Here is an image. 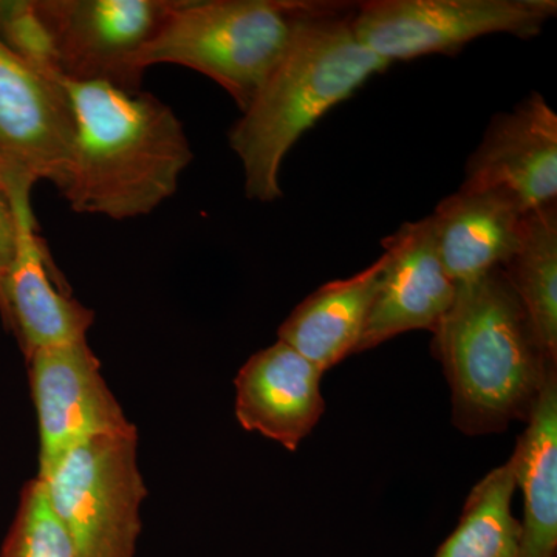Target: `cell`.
I'll return each instance as SVG.
<instances>
[{"instance_id":"cell-20","label":"cell","mask_w":557,"mask_h":557,"mask_svg":"<svg viewBox=\"0 0 557 557\" xmlns=\"http://www.w3.org/2000/svg\"><path fill=\"white\" fill-rule=\"evenodd\" d=\"M0 44L51 79H61L50 33L35 0H0Z\"/></svg>"},{"instance_id":"cell-4","label":"cell","mask_w":557,"mask_h":557,"mask_svg":"<svg viewBox=\"0 0 557 557\" xmlns=\"http://www.w3.org/2000/svg\"><path fill=\"white\" fill-rule=\"evenodd\" d=\"M307 0H178L137 69L175 64L228 91L244 113L284 58Z\"/></svg>"},{"instance_id":"cell-17","label":"cell","mask_w":557,"mask_h":557,"mask_svg":"<svg viewBox=\"0 0 557 557\" xmlns=\"http://www.w3.org/2000/svg\"><path fill=\"white\" fill-rule=\"evenodd\" d=\"M502 270L557 359V201L527 212L519 247Z\"/></svg>"},{"instance_id":"cell-9","label":"cell","mask_w":557,"mask_h":557,"mask_svg":"<svg viewBox=\"0 0 557 557\" xmlns=\"http://www.w3.org/2000/svg\"><path fill=\"white\" fill-rule=\"evenodd\" d=\"M39 424V475L87 440L134 434L86 341L42 348L27 358Z\"/></svg>"},{"instance_id":"cell-16","label":"cell","mask_w":557,"mask_h":557,"mask_svg":"<svg viewBox=\"0 0 557 557\" xmlns=\"http://www.w3.org/2000/svg\"><path fill=\"white\" fill-rule=\"evenodd\" d=\"M508 461L523 494L519 557H557V370Z\"/></svg>"},{"instance_id":"cell-7","label":"cell","mask_w":557,"mask_h":557,"mask_svg":"<svg viewBox=\"0 0 557 557\" xmlns=\"http://www.w3.org/2000/svg\"><path fill=\"white\" fill-rule=\"evenodd\" d=\"M61 79L139 91L137 58L178 0H35Z\"/></svg>"},{"instance_id":"cell-10","label":"cell","mask_w":557,"mask_h":557,"mask_svg":"<svg viewBox=\"0 0 557 557\" xmlns=\"http://www.w3.org/2000/svg\"><path fill=\"white\" fill-rule=\"evenodd\" d=\"M13 208L16 242L13 259L0 281V310L13 327L25 358L42 348L86 341L94 311L70 299L51 281L47 256L33 218L27 183H3Z\"/></svg>"},{"instance_id":"cell-14","label":"cell","mask_w":557,"mask_h":557,"mask_svg":"<svg viewBox=\"0 0 557 557\" xmlns=\"http://www.w3.org/2000/svg\"><path fill=\"white\" fill-rule=\"evenodd\" d=\"M527 209L500 189H458L429 215L440 259L454 284L504 267L522 236Z\"/></svg>"},{"instance_id":"cell-19","label":"cell","mask_w":557,"mask_h":557,"mask_svg":"<svg viewBox=\"0 0 557 557\" xmlns=\"http://www.w3.org/2000/svg\"><path fill=\"white\" fill-rule=\"evenodd\" d=\"M0 557H76L72 539L51 508L42 479L30 480L22 491Z\"/></svg>"},{"instance_id":"cell-2","label":"cell","mask_w":557,"mask_h":557,"mask_svg":"<svg viewBox=\"0 0 557 557\" xmlns=\"http://www.w3.org/2000/svg\"><path fill=\"white\" fill-rule=\"evenodd\" d=\"M357 3L310 2L284 58L230 131L249 199L282 197L281 170L298 139L330 109L388 67L354 32Z\"/></svg>"},{"instance_id":"cell-3","label":"cell","mask_w":557,"mask_h":557,"mask_svg":"<svg viewBox=\"0 0 557 557\" xmlns=\"http://www.w3.org/2000/svg\"><path fill=\"white\" fill-rule=\"evenodd\" d=\"M432 354L450 387V421L467 435L527 423L557 359L498 267L468 284L434 329Z\"/></svg>"},{"instance_id":"cell-12","label":"cell","mask_w":557,"mask_h":557,"mask_svg":"<svg viewBox=\"0 0 557 557\" xmlns=\"http://www.w3.org/2000/svg\"><path fill=\"white\" fill-rule=\"evenodd\" d=\"M383 247L387 263L355 355L412 330L434 332L456 299L429 215L405 223Z\"/></svg>"},{"instance_id":"cell-8","label":"cell","mask_w":557,"mask_h":557,"mask_svg":"<svg viewBox=\"0 0 557 557\" xmlns=\"http://www.w3.org/2000/svg\"><path fill=\"white\" fill-rule=\"evenodd\" d=\"M75 146V119L61 79H51L0 44V182L60 190Z\"/></svg>"},{"instance_id":"cell-11","label":"cell","mask_w":557,"mask_h":557,"mask_svg":"<svg viewBox=\"0 0 557 557\" xmlns=\"http://www.w3.org/2000/svg\"><path fill=\"white\" fill-rule=\"evenodd\" d=\"M460 189H500L527 211L557 199V113L533 91L491 120Z\"/></svg>"},{"instance_id":"cell-1","label":"cell","mask_w":557,"mask_h":557,"mask_svg":"<svg viewBox=\"0 0 557 557\" xmlns=\"http://www.w3.org/2000/svg\"><path fill=\"white\" fill-rule=\"evenodd\" d=\"M61 83L75 119V146L60 194L73 211L141 218L177 193L194 153L170 106L106 83Z\"/></svg>"},{"instance_id":"cell-15","label":"cell","mask_w":557,"mask_h":557,"mask_svg":"<svg viewBox=\"0 0 557 557\" xmlns=\"http://www.w3.org/2000/svg\"><path fill=\"white\" fill-rule=\"evenodd\" d=\"M387 263L383 256L355 276L322 285L277 330V339L322 372L355 355Z\"/></svg>"},{"instance_id":"cell-6","label":"cell","mask_w":557,"mask_h":557,"mask_svg":"<svg viewBox=\"0 0 557 557\" xmlns=\"http://www.w3.org/2000/svg\"><path fill=\"white\" fill-rule=\"evenodd\" d=\"M556 13V0H370L357 3L351 25L366 49L392 64L456 54L482 36L533 38Z\"/></svg>"},{"instance_id":"cell-13","label":"cell","mask_w":557,"mask_h":557,"mask_svg":"<svg viewBox=\"0 0 557 557\" xmlns=\"http://www.w3.org/2000/svg\"><path fill=\"white\" fill-rule=\"evenodd\" d=\"M322 375L313 362L278 339L252 355L234 381L242 428L285 449H298L324 413Z\"/></svg>"},{"instance_id":"cell-18","label":"cell","mask_w":557,"mask_h":557,"mask_svg":"<svg viewBox=\"0 0 557 557\" xmlns=\"http://www.w3.org/2000/svg\"><path fill=\"white\" fill-rule=\"evenodd\" d=\"M516 490L509 461L493 469L472 487L460 522L434 557H519L522 528L511 511Z\"/></svg>"},{"instance_id":"cell-21","label":"cell","mask_w":557,"mask_h":557,"mask_svg":"<svg viewBox=\"0 0 557 557\" xmlns=\"http://www.w3.org/2000/svg\"><path fill=\"white\" fill-rule=\"evenodd\" d=\"M16 226L9 194L0 182V281L13 259Z\"/></svg>"},{"instance_id":"cell-5","label":"cell","mask_w":557,"mask_h":557,"mask_svg":"<svg viewBox=\"0 0 557 557\" xmlns=\"http://www.w3.org/2000/svg\"><path fill=\"white\" fill-rule=\"evenodd\" d=\"M137 446L138 432L87 440L38 475L76 557H135L148 494Z\"/></svg>"}]
</instances>
